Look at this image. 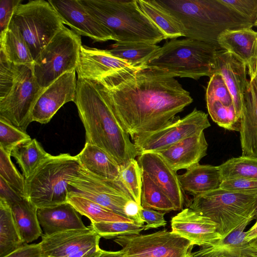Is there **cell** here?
<instances>
[{"instance_id": "f35d334b", "label": "cell", "mask_w": 257, "mask_h": 257, "mask_svg": "<svg viewBox=\"0 0 257 257\" xmlns=\"http://www.w3.org/2000/svg\"><path fill=\"white\" fill-rule=\"evenodd\" d=\"M89 227L101 237L110 239L122 235L140 233L144 230L145 225L117 221L91 223Z\"/></svg>"}, {"instance_id": "4fadbf2b", "label": "cell", "mask_w": 257, "mask_h": 257, "mask_svg": "<svg viewBox=\"0 0 257 257\" xmlns=\"http://www.w3.org/2000/svg\"><path fill=\"white\" fill-rule=\"evenodd\" d=\"M68 183L82 196L126 217L125 205L133 199L118 180L98 176L80 166Z\"/></svg>"}, {"instance_id": "83f0119b", "label": "cell", "mask_w": 257, "mask_h": 257, "mask_svg": "<svg viewBox=\"0 0 257 257\" xmlns=\"http://www.w3.org/2000/svg\"><path fill=\"white\" fill-rule=\"evenodd\" d=\"M10 206L24 243L32 242L43 235L37 215L38 208L33 203L23 197Z\"/></svg>"}, {"instance_id": "1f68e13d", "label": "cell", "mask_w": 257, "mask_h": 257, "mask_svg": "<svg viewBox=\"0 0 257 257\" xmlns=\"http://www.w3.org/2000/svg\"><path fill=\"white\" fill-rule=\"evenodd\" d=\"M51 156L36 139L19 144L11 153V156L15 159L21 167L25 179L31 176Z\"/></svg>"}, {"instance_id": "681fc988", "label": "cell", "mask_w": 257, "mask_h": 257, "mask_svg": "<svg viewBox=\"0 0 257 257\" xmlns=\"http://www.w3.org/2000/svg\"><path fill=\"white\" fill-rule=\"evenodd\" d=\"M95 257H125V256L121 250L112 251L101 249Z\"/></svg>"}, {"instance_id": "7a4b0ae2", "label": "cell", "mask_w": 257, "mask_h": 257, "mask_svg": "<svg viewBox=\"0 0 257 257\" xmlns=\"http://www.w3.org/2000/svg\"><path fill=\"white\" fill-rule=\"evenodd\" d=\"M74 102L85 130V143L105 151L120 169L135 159L136 147L117 121L100 83L78 78Z\"/></svg>"}, {"instance_id": "ac0fdd59", "label": "cell", "mask_w": 257, "mask_h": 257, "mask_svg": "<svg viewBox=\"0 0 257 257\" xmlns=\"http://www.w3.org/2000/svg\"><path fill=\"white\" fill-rule=\"evenodd\" d=\"M101 237L89 226L51 235L43 234L39 244L42 257H65L82 249L98 245Z\"/></svg>"}, {"instance_id": "e575fe53", "label": "cell", "mask_w": 257, "mask_h": 257, "mask_svg": "<svg viewBox=\"0 0 257 257\" xmlns=\"http://www.w3.org/2000/svg\"><path fill=\"white\" fill-rule=\"evenodd\" d=\"M141 172V206L165 213L176 211L174 204L164 192L146 173Z\"/></svg>"}, {"instance_id": "11a10c76", "label": "cell", "mask_w": 257, "mask_h": 257, "mask_svg": "<svg viewBox=\"0 0 257 257\" xmlns=\"http://www.w3.org/2000/svg\"><path fill=\"white\" fill-rule=\"evenodd\" d=\"M249 242L252 246L257 248V238Z\"/></svg>"}, {"instance_id": "e0dca14e", "label": "cell", "mask_w": 257, "mask_h": 257, "mask_svg": "<svg viewBox=\"0 0 257 257\" xmlns=\"http://www.w3.org/2000/svg\"><path fill=\"white\" fill-rule=\"evenodd\" d=\"M138 156L137 160L141 171L168 196L176 211L182 209L184 199L176 172L156 152H144Z\"/></svg>"}, {"instance_id": "484cf974", "label": "cell", "mask_w": 257, "mask_h": 257, "mask_svg": "<svg viewBox=\"0 0 257 257\" xmlns=\"http://www.w3.org/2000/svg\"><path fill=\"white\" fill-rule=\"evenodd\" d=\"M80 166L90 173L110 180H118L120 167L104 150L97 146L85 143L76 156Z\"/></svg>"}, {"instance_id": "ee69618b", "label": "cell", "mask_w": 257, "mask_h": 257, "mask_svg": "<svg viewBox=\"0 0 257 257\" xmlns=\"http://www.w3.org/2000/svg\"><path fill=\"white\" fill-rule=\"evenodd\" d=\"M165 213V212L142 207L141 216L145 223H146L144 230L165 226L167 224V221L164 218Z\"/></svg>"}, {"instance_id": "603a6c76", "label": "cell", "mask_w": 257, "mask_h": 257, "mask_svg": "<svg viewBox=\"0 0 257 257\" xmlns=\"http://www.w3.org/2000/svg\"><path fill=\"white\" fill-rule=\"evenodd\" d=\"M242 156L257 158V87L250 78L240 118Z\"/></svg>"}, {"instance_id": "30bf717a", "label": "cell", "mask_w": 257, "mask_h": 257, "mask_svg": "<svg viewBox=\"0 0 257 257\" xmlns=\"http://www.w3.org/2000/svg\"><path fill=\"white\" fill-rule=\"evenodd\" d=\"M12 21L19 28L34 60L65 27L48 1H30L16 9Z\"/></svg>"}, {"instance_id": "d6a6232c", "label": "cell", "mask_w": 257, "mask_h": 257, "mask_svg": "<svg viewBox=\"0 0 257 257\" xmlns=\"http://www.w3.org/2000/svg\"><path fill=\"white\" fill-rule=\"evenodd\" d=\"M24 244L10 205L0 198V257L6 256Z\"/></svg>"}, {"instance_id": "f1b7e54d", "label": "cell", "mask_w": 257, "mask_h": 257, "mask_svg": "<svg viewBox=\"0 0 257 257\" xmlns=\"http://www.w3.org/2000/svg\"><path fill=\"white\" fill-rule=\"evenodd\" d=\"M1 52L10 62L19 65H32L34 59L23 35L11 20L5 35L0 37Z\"/></svg>"}, {"instance_id": "4316f807", "label": "cell", "mask_w": 257, "mask_h": 257, "mask_svg": "<svg viewBox=\"0 0 257 257\" xmlns=\"http://www.w3.org/2000/svg\"><path fill=\"white\" fill-rule=\"evenodd\" d=\"M251 221H245L225 237L211 246L202 247L200 250L225 257H257V248L245 239L244 230Z\"/></svg>"}, {"instance_id": "7bdbcfd3", "label": "cell", "mask_w": 257, "mask_h": 257, "mask_svg": "<svg viewBox=\"0 0 257 257\" xmlns=\"http://www.w3.org/2000/svg\"><path fill=\"white\" fill-rule=\"evenodd\" d=\"M21 2V0L0 1V37H3L6 33L14 13Z\"/></svg>"}, {"instance_id": "b9f144b4", "label": "cell", "mask_w": 257, "mask_h": 257, "mask_svg": "<svg viewBox=\"0 0 257 257\" xmlns=\"http://www.w3.org/2000/svg\"><path fill=\"white\" fill-rule=\"evenodd\" d=\"M252 24L257 20V0H222Z\"/></svg>"}, {"instance_id": "7dc6e473", "label": "cell", "mask_w": 257, "mask_h": 257, "mask_svg": "<svg viewBox=\"0 0 257 257\" xmlns=\"http://www.w3.org/2000/svg\"><path fill=\"white\" fill-rule=\"evenodd\" d=\"M23 197L0 178V198L4 199L11 206Z\"/></svg>"}, {"instance_id": "8992f818", "label": "cell", "mask_w": 257, "mask_h": 257, "mask_svg": "<svg viewBox=\"0 0 257 257\" xmlns=\"http://www.w3.org/2000/svg\"><path fill=\"white\" fill-rule=\"evenodd\" d=\"M218 50L208 43L187 38L174 39L160 47L142 66L164 71L174 77L195 80L210 77L214 74Z\"/></svg>"}, {"instance_id": "2e32d148", "label": "cell", "mask_w": 257, "mask_h": 257, "mask_svg": "<svg viewBox=\"0 0 257 257\" xmlns=\"http://www.w3.org/2000/svg\"><path fill=\"white\" fill-rule=\"evenodd\" d=\"M172 231L192 245L209 246L222 238L217 224L190 208L182 209L171 221Z\"/></svg>"}, {"instance_id": "7402d4cb", "label": "cell", "mask_w": 257, "mask_h": 257, "mask_svg": "<svg viewBox=\"0 0 257 257\" xmlns=\"http://www.w3.org/2000/svg\"><path fill=\"white\" fill-rule=\"evenodd\" d=\"M218 45L249 69L257 61V31L251 28L228 30L218 37Z\"/></svg>"}, {"instance_id": "9a60e30c", "label": "cell", "mask_w": 257, "mask_h": 257, "mask_svg": "<svg viewBox=\"0 0 257 257\" xmlns=\"http://www.w3.org/2000/svg\"><path fill=\"white\" fill-rule=\"evenodd\" d=\"M49 3L64 24L80 36L90 38L94 42L112 40L107 29L82 4L81 0L55 1Z\"/></svg>"}, {"instance_id": "d590c367", "label": "cell", "mask_w": 257, "mask_h": 257, "mask_svg": "<svg viewBox=\"0 0 257 257\" xmlns=\"http://www.w3.org/2000/svg\"><path fill=\"white\" fill-rule=\"evenodd\" d=\"M218 166L222 181L238 178L257 180V158L241 156Z\"/></svg>"}, {"instance_id": "4dcf8cb0", "label": "cell", "mask_w": 257, "mask_h": 257, "mask_svg": "<svg viewBox=\"0 0 257 257\" xmlns=\"http://www.w3.org/2000/svg\"><path fill=\"white\" fill-rule=\"evenodd\" d=\"M137 2L141 10L159 28L165 39L184 37L183 29L180 24L155 0H137Z\"/></svg>"}, {"instance_id": "277c9868", "label": "cell", "mask_w": 257, "mask_h": 257, "mask_svg": "<svg viewBox=\"0 0 257 257\" xmlns=\"http://www.w3.org/2000/svg\"><path fill=\"white\" fill-rule=\"evenodd\" d=\"M115 42L156 44L165 39L159 28L141 10L137 0H81Z\"/></svg>"}, {"instance_id": "52a82bcc", "label": "cell", "mask_w": 257, "mask_h": 257, "mask_svg": "<svg viewBox=\"0 0 257 257\" xmlns=\"http://www.w3.org/2000/svg\"><path fill=\"white\" fill-rule=\"evenodd\" d=\"M80 166L76 156L68 153L51 155L31 176L25 179V198L38 208L67 202L68 194L72 188L69 179Z\"/></svg>"}, {"instance_id": "60d3db41", "label": "cell", "mask_w": 257, "mask_h": 257, "mask_svg": "<svg viewBox=\"0 0 257 257\" xmlns=\"http://www.w3.org/2000/svg\"><path fill=\"white\" fill-rule=\"evenodd\" d=\"M220 188L236 192L257 196V180L233 178L223 180Z\"/></svg>"}, {"instance_id": "9f6ffc18", "label": "cell", "mask_w": 257, "mask_h": 257, "mask_svg": "<svg viewBox=\"0 0 257 257\" xmlns=\"http://www.w3.org/2000/svg\"><path fill=\"white\" fill-rule=\"evenodd\" d=\"M254 26H255L257 27V20L256 21V22L254 23Z\"/></svg>"}, {"instance_id": "cb8c5ba5", "label": "cell", "mask_w": 257, "mask_h": 257, "mask_svg": "<svg viewBox=\"0 0 257 257\" xmlns=\"http://www.w3.org/2000/svg\"><path fill=\"white\" fill-rule=\"evenodd\" d=\"M37 215L45 235L87 227L81 214L68 202L54 207L38 208Z\"/></svg>"}, {"instance_id": "ffe728a7", "label": "cell", "mask_w": 257, "mask_h": 257, "mask_svg": "<svg viewBox=\"0 0 257 257\" xmlns=\"http://www.w3.org/2000/svg\"><path fill=\"white\" fill-rule=\"evenodd\" d=\"M132 66L126 61L112 55L108 50L82 45L78 66V78L98 81L104 77Z\"/></svg>"}, {"instance_id": "f5cc1de1", "label": "cell", "mask_w": 257, "mask_h": 257, "mask_svg": "<svg viewBox=\"0 0 257 257\" xmlns=\"http://www.w3.org/2000/svg\"><path fill=\"white\" fill-rule=\"evenodd\" d=\"M247 73L249 77L254 80L257 87V61L253 67L247 69Z\"/></svg>"}, {"instance_id": "836d02e7", "label": "cell", "mask_w": 257, "mask_h": 257, "mask_svg": "<svg viewBox=\"0 0 257 257\" xmlns=\"http://www.w3.org/2000/svg\"><path fill=\"white\" fill-rule=\"evenodd\" d=\"M160 47L147 43L115 42L108 50L115 57L136 67L142 66Z\"/></svg>"}, {"instance_id": "74e56055", "label": "cell", "mask_w": 257, "mask_h": 257, "mask_svg": "<svg viewBox=\"0 0 257 257\" xmlns=\"http://www.w3.org/2000/svg\"><path fill=\"white\" fill-rule=\"evenodd\" d=\"M118 180L127 190L132 198L141 205L142 172L137 160H132L125 166L120 169Z\"/></svg>"}, {"instance_id": "8fae6325", "label": "cell", "mask_w": 257, "mask_h": 257, "mask_svg": "<svg viewBox=\"0 0 257 257\" xmlns=\"http://www.w3.org/2000/svg\"><path fill=\"white\" fill-rule=\"evenodd\" d=\"M113 241L121 247L125 257H193V245L172 231L122 235Z\"/></svg>"}, {"instance_id": "44dd1931", "label": "cell", "mask_w": 257, "mask_h": 257, "mask_svg": "<svg viewBox=\"0 0 257 257\" xmlns=\"http://www.w3.org/2000/svg\"><path fill=\"white\" fill-rule=\"evenodd\" d=\"M208 144L204 132L186 138L170 147L156 152L175 171L188 169L207 155Z\"/></svg>"}, {"instance_id": "8d00e7d4", "label": "cell", "mask_w": 257, "mask_h": 257, "mask_svg": "<svg viewBox=\"0 0 257 257\" xmlns=\"http://www.w3.org/2000/svg\"><path fill=\"white\" fill-rule=\"evenodd\" d=\"M11 158V153L0 148V178L19 195L25 197V178L18 171Z\"/></svg>"}, {"instance_id": "bcb514c9", "label": "cell", "mask_w": 257, "mask_h": 257, "mask_svg": "<svg viewBox=\"0 0 257 257\" xmlns=\"http://www.w3.org/2000/svg\"><path fill=\"white\" fill-rule=\"evenodd\" d=\"M141 205L137 203L134 199L130 200L125 205L124 213L125 216L132 220L134 222L140 225H145V222L141 214Z\"/></svg>"}, {"instance_id": "f907efd6", "label": "cell", "mask_w": 257, "mask_h": 257, "mask_svg": "<svg viewBox=\"0 0 257 257\" xmlns=\"http://www.w3.org/2000/svg\"><path fill=\"white\" fill-rule=\"evenodd\" d=\"M257 238V220L254 224L245 232V239L247 242H250Z\"/></svg>"}, {"instance_id": "9c48e42d", "label": "cell", "mask_w": 257, "mask_h": 257, "mask_svg": "<svg viewBox=\"0 0 257 257\" xmlns=\"http://www.w3.org/2000/svg\"><path fill=\"white\" fill-rule=\"evenodd\" d=\"M82 45L81 36L65 26L55 36L32 65L35 78L41 88L65 73L76 70Z\"/></svg>"}, {"instance_id": "f546056e", "label": "cell", "mask_w": 257, "mask_h": 257, "mask_svg": "<svg viewBox=\"0 0 257 257\" xmlns=\"http://www.w3.org/2000/svg\"><path fill=\"white\" fill-rule=\"evenodd\" d=\"M67 202L81 215L89 218L91 223L102 222H126L132 220L91 201L71 190L68 194Z\"/></svg>"}, {"instance_id": "3957f363", "label": "cell", "mask_w": 257, "mask_h": 257, "mask_svg": "<svg viewBox=\"0 0 257 257\" xmlns=\"http://www.w3.org/2000/svg\"><path fill=\"white\" fill-rule=\"evenodd\" d=\"M182 26L184 37L212 44L219 49V36L228 30L253 24L222 0H155Z\"/></svg>"}, {"instance_id": "ba28073f", "label": "cell", "mask_w": 257, "mask_h": 257, "mask_svg": "<svg viewBox=\"0 0 257 257\" xmlns=\"http://www.w3.org/2000/svg\"><path fill=\"white\" fill-rule=\"evenodd\" d=\"M257 196L220 188L193 197L189 208L217 224L222 238L250 219Z\"/></svg>"}, {"instance_id": "ab89813d", "label": "cell", "mask_w": 257, "mask_h": 257, "mask_svg": "<svg viewBox=\"0 0 257 257\" xmlns=\"http://www.w3.org/2000/svg\"><path fill=\"white\" fill-rule=\"evenodd\" d=\"M31 139L25 132L0 117V148L6 152L11 154L16 146Z\"/></svg>"}, {"instance_id": "c3c4849f", "label": "cell", "mask_w": 257, "mask_h": 257, "mask_svg": "<svg viewBox=\"0 0 257 257\" xmlns=\"http://www.w3.org/2000/svg\"><path fill=\"white\" fill-rule=\"evenodd\" d=\"M101 250L99 245H95L82 249L65 257H95Z\"/></svg>"}, {"instance_id": "f6af8a7d", "label": "cell", "mask_w": 257, "mask_h": 257, "mask_svg": "<svg viewBox=\"0 0 257 257\" xmlns=\"http://www.w3.org/2000/svg\"><path fill=\"white\" fill-rule=\"evenodd\" d=\"M4 257H42L40 245L25 243Z\"/></svg>"}, {"instance_id": "5bb4252c", "label": "cell", "mask_w": 257, "mask_h": 257, "mask_svg": "<svg viewBox=\"0 0 257 257\" xmlns=\"http://www.w3.org/2000/svg\"><path fill=\"white\" fill-rule=\"evenodd\" d=\"M76 72L65 73L42 90L32 110V122L47 123L64 104L74 102L77 82Z\"/></svg>"}, {"instance_id": "6da1fadb", "label": "cell", "mask_w": 257, "mask_h": 257, "mask_svg": "<svg viewBox=\"0 0 257 257\" xmlns=\"http://www.w3.org/2000/svg\"><path fill=\"white\" fill-rule=\"evenodd\" d=\"M96 81L104 87L117 121L132 139L165 126L193 101L175 77L151 67L125 68Z\"/></svg>"}, {"instance_id": "5b68a950", "label": "cell", "mask_w": 257, "mask_h": 257, "mask_svg": "<svg viewBox=\"0 0 257 257\" xmlns=\"http://www.w3.org/2000/svg\"><path fill=\"white\" fill-rule=\"evenodd\" d=\"M32 65L14 64L0 53V117L25 132L43 89L36 80Z\"/></svg>"}, {"instance_id": "d4e9b609", "label": "cell", "mask_w": 257, "mask_h": 257, "mask_svg": "<svg viewBox=\"0 0 257 257\" xmlns=\"http://www.w3.org/2000/svg\"><path fill=\"white\" fill-rule=\"evenodd\" d=\"M178 177L182 190L194 197L219 188L222 182L218 166L199 163Z\"/></svg>"}, {"instance_id": "d6986e66", "label": "cell", "mask_w": 257, "mask_h": 257, "mask_svg": "<svg viewBox=\"0 0 257 257\" xmlns=\"http://www.w3.org/2000/svg\"><path fill=\"white\" fill-rule=\"evenodd\" d=\"M223 77L232 96L237 117L240 120L244 95L249 83L246 66L232 54L223 49L216 53L215 72Z\"/></svg>"}, {"instance_id": "816d5d0a", "label": "cell", "mask_w": 257, "mask_h": 257, "mask_svg": "<svg viewBox=\"0 0 257 257\" xmlns=\"http://www.w3.org/2000/svg\"><path fill=\"white\" fill-rule=\"evenodd\" d=\"M193 257H225L224 255L218 253L204 252L200 250H197L193 252Z\"/></svg>"}, {"instance_id": "7c38bea8", "label": "cell", "mask_w": 257, "mask_h": 257, "mask_svg": "<svg viewBox=\"0 0 257 257\" xmlns=\"http://www.w3.org/2000/svg\"><path fill=\"white\" fill-rule=\"evenodd\" d=\"M210 125L208 114L195 108L183 118L174 120L155 132L136 136L132 140L138 155L144 152H157L199 134Z\"/></svg>"}, {"instance_id": "db71d44e", "label": "cell", "mask_w": 257, "mask_h": 257, "mask_svg": "<svg viewBox=\"0 0 257 257\" xmlns=\"http://www.w3.org/2000/svg\"><path fill=\"white\" fill-rule=\"evenodd\" d=\"M251 218L252 219H257V200L254 207V209L251 214Z\"/></svg>"}]
</instances>
